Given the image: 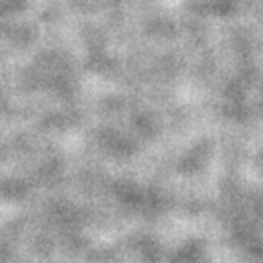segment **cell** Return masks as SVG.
Wrapping results in <instances>:
<instances>
[]
</instances>
